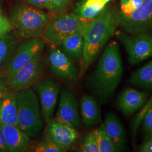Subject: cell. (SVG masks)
I'll list each match as a JSON object with an SVG mask.
<instances>
[{
  "instance_id": "6da1fadb",
  "label": "cell",
  "mask_w": 152,
  "mask_h": 152,
  "mask_svg": "<svg viewBox=\"0 0 152 152\" xmlns=\"http://www.w3.org/2000/svg\"><path fill=\"white\" fill-rule=\"evenodd\" d=\"M123 72L119 45L117 41H111L105 46L89 77L90 87L100 103H108L113 99Z\"/></svg>"
},
{
  "instance_id": "7a4b0ae2",
  "label": "cell",
  "mask_w": 152,
  "mask_h": 152,
  "mask_svg": "<svg viewBox=\"0 0 152 152\" xmlns=\"http://www.w3.org/2000/svg\"><path fill=\"white\" fill-rule=\"evenodd\" d=\"M117 13L112 9H104L98 16L82 28L84 45L81 75L95 61L102 49L115 33Z\"/></svg>"
},
{
  "instance_id": "3957f363",
  "label": "cell",
  "mask_w": 152,
  "mask_h": 152,
  "mask_svg": "<svg viewBox=\"0 0 152 152\" xmlns=\"http://www.w3.org/2000/svg\"><path fill=\"white\" fill-rule=\"evenodd\" d=\"M50 16L37 7L16 4L9 11V20L22 38H39L50 20Z\"/></svg>"
},
{
  "instance_id": "277c9868",
  "label": "cell",
  "mask_w": 152,
  "mask_h": 152,
  "mask_svg": "<svg viewBox=\"0 0 152 152\" xmlns=\"http://www.w3.org/2000/svg\"><path fill=\"white\" fill-rule=\"evenodd\" d=\"M16 91L15 95L19 128L29 139H35L44 127L38 96L29 87Z\"/></svg>"
},
{
  "instance_id": "5b68a950",
  "label": "cell",
  "mask_w": 152,
  "mask_h": 152,
  "mask_svg": "<svg viewBox=\"0 0 152 152\" xmlns=\"http://www.w3.org/2000/svg\"><path fill=\"white\" fill-rule=\"evenodd\" d=\"M85 23L75 12L59 14L50 19L42 37L45 42L60 46L66 37L82 30Z\"/></svg>"
},
{
  "instance_id": "8992f818",
  "label": "cell",
  "mask_w": 152,
  "mask_h": 152,
  "mask_svg": "<svg viewBox=\"0 0 152 152\" xmlns=\"http://www.w3.org/2000/svg\"><path fill=\"white\" fill-rule=\"evenodd\" d=\"M117 27L130 35L145 34L152 29V0H144L141 5L129 15L117 14Z\"/></svg>"
},
{
  "instance_id": "52a82bcc",
  "label": "cell",
  "mask_w": 152,
  "mask_h": 152,
  "mask_svg": "<svg viewBox=\"0 0 152 152\" xmlns=\"http://www.w3.org/2000/svg\"><path fill=\"white\" fill-rule=\"evenodd\" d=\"M115 34L124 46L130 65H137L152 58L151 33L134 36L120 30L116 31Z\"/></svg>"
},
{
  "instance_id": "ba28073f",
  "label": "cell",
  "mask_w": 152,
  "mask_h": 152,
  "mask_svg": "<svg viewBox=\"0 0 152 152\" xmlns=\"http://www.w3.org/2000/svg\"><path fill=\"white\" fill-rule=\"evenodd\" d=\"M44 46L45 41L40 38L26 39L19 44L15 54L7 64L6 70L9 78L33 58L40 54Z\"/></svg>"
},
{
  "instance_id": "9c48e42d",
  "label": "cell",
  "mask_w": 152,
  "mask_h": 152,
  "mask_svg": "<svg viewBox=\"0 0 152 152\" xmlns=\"http://www.w3.org/2000/svg\"><path fill=\"white\" fill-rule=\"evenodd\" d=\"M38 92L41 112L45 123L52 119L57 103L59 89L54 80L44 78L38 80L36 85Z\"/></svg>"
},
{
  "instance_id": "30bf717a",
  "label": "cell",
  "mask_w": 152,
  "mask_h": 152,
  "mask_svg": "<svg viewBox=\"0 0 152 152\" xmlns=\"http://www.w3.org/2000/svg\"><path fill=\"white\" fill-rule=\"evenodd\" d=\"M45 132L48 139L65 151L73 147L78 137L76 129L56 118L47 123Z\"/></svg>"
},
{
  "instance_id": "8fae6325",
  "label": "cell",
  "mask_w": 152,
  "mask_h": 152,
  "mask_svg": "<svg viewBox=\"0 0 152 152\" xmlns=\"http://www.w3.org/2000/svg\"><path fill=\"white\" fill-rule=\"evenodd\" d=\"M55 118L71 125L76 130L81 127L82 120L79 113L78 104L75 94L71 90H62Z\"/></svg>"
},
{
  "instance_id": "7c38bea8",
  "label": "cell",
  "mask_w": 152,
  "mask_h": 152,
  "mask_svg": "<svg viewBox=\"0 0 152 152\" xmlns=\"http://www.w3.org/2000/svg\"><path fill=\"white\" fill-rule=\"evenodd\" d=\"M42 71V58L38 54L9 78L10 85L15 91L28 88L38 81Z\"/></svg>"
},
{
  "instance_id": "4fadbf2b",
  "label": "cell",
  "mask_w": 152,
  "mask_h": 152,
  "mask_svg": "<svg viewBox=\"0 0 152 152\" xmlns=\"http://www.w3.org/2000/svg\"><path fill=\"white\" fill-rule=\"evenodd\" d=\"M48 60L51 69L56 77L65 81H76L78 71L74 61L54 45L49 50Z\"/></svg>"
},
{
  "instance_id": "5bb4252c",
  "label": "cell",
  "mask_w": 152,
  "mask_h": 152,
  "mask_svg": "<svg viewBox=\"0 0 152 152\" xmlns=\"http://www.w3.org/2000/svg\"><path fill=\"white\" fill-rule=\"evenodd\" d=\"M147 94L132 88H125L117 99L116 106L126 116H130L141 108L147 101Z\"/></svg>"
},
{
  "instance_id": "9a60e30c",
  "label": "cell",
  "mask_w": 152,
  "mask_h": 152,
  "mask_svg": "<svg viewBox=\"0 0 152 152\" xmlns=\"http://www.w3.org/2000/svg\"><path fill=\"white\" fill-rule=\"evenodd\" d=\"M103 125L117 152L124 150L126 145V136L124 126L117 115L113 112H109L106 115Z\"/></svg>"
},
{
  "instance_id": "2e32d148",
  "label": "cell",
  "mask_w": 152,
  "mask_h": 152,
  "mask_svg": "<svg viewBox=\"0 0 152 152\" xmlns=\"http://www.w3.org/2000/svg\"><path fill=\"white\" fill-rule=\"evenodd\" d=\"M0 127L4 132L9 152H23L27 148L29 138L19 127L1 122Z\"/></svg>"
},
{
  "instance_id": "e0dca14e",
  "label": "cell",
  "mask_w": 152,
  "mask_h": 152,
  "mask_svg": "<svg viewBox=\"0 0 152 152\" xmlns=\"http://www.w3.org/2000/svg\"><path fill=\"white\" fill-rule=\"evenodd\" d=\"M81 120L87 127L98 125L101 120V113L96 99L89 95H85L81 100Z\"/></svg>"
},
{
  "instance_id": "ac0fdd59",
  "label": "cell",
  "mask_w": 152,
  "mask_h": 152,
  "mask_svg": "<svg viewBox=\"0 0 152 152\" xmlns=\"http://www.w3.org/2000/svg\"><path fill=\"white\" fill-rule=\"evenodd\" d=\"M83 45L82 30H80L65 38L60 46L61 51L73 61H80L82 58Z\"/></svg>"
},
{
  "instance_id": "d6986e66",
  "label": "cell",
  "mask_w": 152,
  "mask_h": 152,
  "mask_svg": "<svg viewBox=\"0 0 152 152\" xmlns=\"http://www.w3.org/2000/svg\"><path fill=\"white\" fill-rule=\"evenodd\" d=\"M128 82L131 85L142 90H152V60L134 71Z\"/></svg>"
},
{
  "instance_id": "ffe728a7",
  "label": "cell",
  "mask_w": 152,
  "mask_h": 152,
  "mask_svg": "<svg viewBox=\"0 0 152 152\" xmlns=\"http://www.w3.org/2000/svg\"><path fill=\"white\" fill-rule=\"evenodd\" d=\"M104 0H82L75 8V13L83 20L95 19L105 6Z\"/></svg>"
},
{
  "instance_id": "44dd1931",
  "label": "cell",
  "mask_w": 152,
  "mask_h": 152,
  "mask_svg": "<svg viewBox=\"0 0 152 152\" xmlns=\"http://www.w3.org/2000/svg\"><path fill=\"white\" fill-rule=\"evenodd\" d=\"M0 122L19 127L14 93L5 99L0 107Z\"/></svg>"
},
{
  "instance_id": "7402d4cb",
  "label": "cell",
  "mask_w": 152,
  "mask_h": 152,
  "mask_svg": "<svg viewBox=\"0 0 152 152\" xmlns=\"http://www.w3.org/2000/svg\"><path fill=\"white\" fill-rule=\"evenodd\" d=\"M19 44V38L14 33L10 31L0 34V58L4 64L10 61Z\"/></svg>"
},
{
  "instance_id": "603a6c76",
  "label": "cell",
  "mask_w": 152,
  "mask_h": 152,
  "mask_svg": "<svg viewBox=\"0 0 152 152\" xmlns=\"http://www.w3.org/2000/svg\"><path fill=\"white\" fill-rule=\"evenodd\" d=\"M100 152H117L110 139L104 130L103 124L94 130Z\"/></svg>"
},
{
  "instance_id": "cb8c5ba5",
  "label": "cell",
  "mask_w": 152,
  "mask_h": 152,
  "mask_svg": "<svg viewBox=\"0 0 152 152\" xmlns=\"http://www.w3.org/2000/svg\"><path fill=\"white\" fill-rule=\"evenodd\" d=\"M141 108H142L141 110L135 116L131 123V134H132V141L133 145L135 144L137 132L139 129V127L140 126L141 121L144 116L147 113V112L152 108V95L151 97L148 99L147 102H145V103Z\"/></svg>"
},
{
  "instance_id": "d4e9b609",
  "label": "cell",
  "mask_w": 152,
  "mask_h": 152,
  "mask_svg": "<svg viewBox=\"0 0 152 152\" xmlns=\"http://www.w3.org/2000/svg\"><path fill=\"white\" fill-rule=\"evenodd\" d=\"M79 151L82 152H100L94 131H92L87 134Z\"/></svg>"
},
{
  "instance_id": "484cf974",
  "label": "cell",
  "mask_w": 152,
  "mask_h": 152,
  "mask_svg": "<svg viewBox=\"0 0 152 152\" xmlns=\"http://www.w3.org/2000/svg\"><path fill=\"white\" fill-rule=\"evenodd\" d=\"M34 152H64V149L61 148L53 142L50 141L46 137V139L37 144L32 149Z\"/></svg>"
},
{
  "instance_id": "4316f807",
  "label": "cell",
  "mask_w": 152,
  "mask_h": 152,
  "mask_svg": "<svg viewBox=\"0 0 152 152\" xmlns=\"http://www.w3.org/2000/svg\"><path fill=\"white\" fill-rule=\"evenodd\" d=\"M144 0H126L120 3V13L124 15H129L139 8Z\"/></svg>"
},
{
  "instance_id": "83f0119b",
  "label": "cell",
  "mask_w": 152,
  "mask_h": 152,
  "mask_svg": "<svg viewBox=\"0 0 152 152\" xmlns=\"http://www.w3.org/2000/svg\"><path fill=\"white\" fill-rule=\"evenodd\" d=\"M141 129L145 134L152 131V108L150 109L144 116L141 124Z\"/></svg>"
},
{
  "instance_id": "f1b7e54d",
  "label": "cell",
  "mask_w": 152,
  "mask_h": 152,
  "mask_svg": "<svg viewBox=\"0 0 152 152\" xmlns=\"http://www.w3.org/2000/svg\"><path fill=\"white\" fill-rule=\"evenodd\" d=\"M12 27L9 19L0 8V34L11 31Z\"/></svg>"
},
{
  "instance_id": "f546056e",
  "label": "cell",
  "mask_w": 152,
  "mask_h": 152,
  "mask_svg": "<svg viewBox=\"0 0 152 152\" xmlns=\"http://www.w3.org/2000/svg\"><path fill=\"white\" fill-rule=\"evenodd\" d=\"M72 0H51L52 11L60 12L64 11L69 6Z\"/></svg>"
},
{
  "instance_id": "4dcf8cb0",
  "label": "cell",
  "mask_w": 152,
  "mask_h": 152,
  "mask_svg": "<svg viewBox=\"0 0 152 152\" xmlns=\"http://www.w3.org/2000/svg\"><path fill=\"white\" fill-rule=\"evenodd\" d=\"M27 4L41 9H47L52 10L51 0H22Z\"/></svg>"
},
{
  "instance_id": "1f68e13d",
  "label": "cell",
  "mask_w": 152,
  "mask_h": 152,
  "mask_svg": "<svg viewBox=\"0 0 152 152\" xmlns=\"http://www.w3.org/2000/svg\"><path fill=\"white\" fill-rule=\"evenodd\" d=\"M11 89L10 83L7 85L5 82L0 80V107L4 99L14 93Z\"/></svg>"
},
{
  "instance_id": "d6a6232c",
  "label": "cell",
  "mask_w": 152,
  "mask_h": 152,
  "mask_svg": "<svg viewBox=\"0 0 152 152\" xmlns=\"http://www.w3.org/2000/svg\"><path fill=\"white\" fill-rule=\"evenodd\" d=\"M146 134L144 141L138 149L139 152H152V131Z\"/></svg>"
},
{
  "instance_id": "836d02e7",
  "label": "cell",
  "mask_w": 152,
  "mask_h": 152,
  "mask_svg": "<svg viewBox=\"0 0 152 152\" xmlns=\"http://www.w3.org/2000/svg\"><path fill=\"white\" fill-rule=\"evenodd\" d=\"M9 152L4 132L0 127V152Z\"/></svg>"
},
{
  "instance_id": "e575fe53",
  "label": "cell",
  "mask_w": 152,
  "mask_h": 152,
  "mask_svg": "<svg viewBox=\"0 0 152 152\" xmlns=\"http://www.w3.org/2000/svg\"><path fill=\"white\" fill-rule=\"evenodd\" d=\"M4 63V62L2 61V60H1V59L0 58V68L2 67V66L3 65Z\"/></svg>"
},
{
  "instance_id": "d590c367",
  "label": "cell",
  "mask_w": 152,
  "mask_h": 152,
  "mask_svg": "<svg viewBox=\"0 0 152 152\" xmlns=\"http://www.w3.org/2000/svg\"><path fill=\"white\" fill-rule=\"evenodd\" d=\"M110 1V0H104V3L105 4V5H107Z\"/></svg>"
},
{
  "instance_id": "8d00e7d4",
  "label": "cell",
  "mask_w": 152,
  "mask_h": 152,
  "mask_svg": "<svg viewBox=\"0 0 152 152\" xmlns=\"http://www.w3.org/2000/svg\"><path fill=\"white\" fill-rule=\"evenodd\" d=\"M121 1V2H124V1H125L126 0H120Z\"/></svg>"
}]
</instances>
